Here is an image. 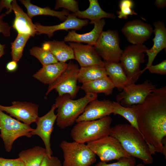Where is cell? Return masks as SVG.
I'll list each match as a JSON object with an SVG mask.
<instances>
[{
	"label": "cell",
	"mask_w": 166,
	"mask_h": 166,
	"mask_svg": "<svg viewBox=\"0 0 166 166\" xmlns=\"http://www.w3.org/2000/svg\"><path fill=\"white\" fill-rule=\"evenodd\" d=\"M63 8L66 10L75 13L79 10L78 3L74 0H57L55 6V9H57Z\"/></svg>",
	"instance_id": "d6a6232c"
},
{
	"label": "cell",
	"mask_w": 166,
	"mask_h": 166,
	"mask_svg": "<svg viewBox=\"0 0 166 166\" xmlns=\"http://www.w3.org/2000/svg\"><path fill=\"white\" fill-rule=\"evenodd\" d=\"M155 86L148 80L140 84H131L117 96L116 101L125 107L140 104L156 88Z\"/></svg>",
	"instance_id": "8fae6325"
},
{
	"label": "cell",
	"mask_w": 166,
	"mask_h": 166,
	"mask_svg": "<svg viewBox=\"0 0 166 166\" xmlns=\"http://www.w3.org/2000/svg\"><path fill=\"white\" fill-rule=\"evenodd\" d=\"M30 37L29 35L18 34L14 41L11 44L12 60L17 62L21 59L24 47Z\"/></svg>",
	"instance_id": "f546056e"
},
{
	"label": "cell",
	"mask_w": 166,
	"mask_h": 166,
	"mask_svg": "<svg viewBox=\"0 0 166 166\" xmlns=\"http://www.w3.org/2000/svg\"><path fill=\"white\" fill-rule=\"evenodd\" d=\"M6 13H2L0 15V34L2 33L6 37L10 36V26L7 23L3 21V18L5 16ZM5 46L0 43V58L5 53L4 49Z\"/></svg>",
	"instance_id": "e575fe53"
},
{
	"label": "cell",
	"mask_w": 166,
	"mask_h": 166,
	"mask_svg": "<svg viewBox=\"0 0 166 166\" xmlns=\"http://www.w3.org/2000/svg\"><path fill=\"white\" fill-rule=\"evenodd\" d=\"M16 166H25L23 162L21 160Z\"/></svg>",
	"instance_id": "b9f144b4"
},
{
	"label": "cell",
	"mask_w": 166,
	"mask_h": 166,
	"mask_svg": "<svg viewBox=\"0 0 166 166\" xmlns=\"http://www.w3.org/2000/svg\"><path fill=\"white\" fill-rule=\"evenodd\" d=\"M17 62L12 60L8 62L6 66V70L8 72H13L16 70L18 68Z\"/></svg>",
	"instance_id": "ab89813d"
},
{
	"label": "cell",
	"mask_w": 166,
	"mask_h": 166,
	"mask_svg": "<svg viewBox=\"0 0 166 166\" xmlns=\"http://www.w3.org/2000/svg\"><path fill=\"white\" fill-rule=\"evenodd\" d=\"M20 1L27 9V14L31 18L37 15H49L56 17L64 21L69 14V12L66 10L57 11L51 10L49 7L42 8L35 5L31 3L29 0H21Z\"/></svg>",
	"instance_id": "484cf974"
},
{
	"label": "cell",
	"mask_w": 166,
	"mask_h": 166,
	"mask_svg": "<svg viewBox=\"0 0 166 166\" xmlns=\"http://www.w3.org/2000/svg\"><path fill=\"white\" fill-rule=\"evenodd\" d=\"M136 164L135 158L130 156L122 158L117 162L111 164L101 161L97 163L95 166H135Z\"/></svg>",
	"instance_id": "836d02e7"
},
{
	"label": "cell",
	"mask_w": 166,
	"mask_h": 166,
	"mask_svg": "<svg viewBox=\"0 0 166 166\" xmlns=\"http://www.w3.org/2000/svg\"><path fill=\"white\" fill-rule=\"evenodd\" d=\"M139 130L152 155L166 157V86L154 88L144 102L135 105Z\"/></svg>",
	"instance_id": "6da1fadb"
},
{
	"label": "cell",
	"mask_w": 166,
	"mask_h": 166,
	"mask_svg": "<svg viewBox=\"0 0 166 166\" xmlns=\"http://www.w3.org/2000/svg\"><path fill=\"white\" fill-rule=\"evenodd\" d=\"M11 10H13L15 18L13 27L19 34L34 37L36 33L35 24L31 18L25 13L16 0H12Z\"/></svg>",
	"instance_id": "d6986e66"
},
{
	"label": "cell",
	"mask_w": 166,
	"mask_h": 166,
	"mask_svg": "<svg viewBox=\"0 0 166 166\" xmlns=\"http://www.w3.org/2000/svg\"><path fill=\"white\" fill-rule=\"evenodd\" d=\"M79 69L77 64L70 61L66 68L58 78L49 85L46 95L54 90L59 96L68 94L72 99H74L80 88L77 84Z\"/></svg>",
	"instance_id": "ba28073f"
},
{
	"label": "cell",
	"mask_w": 166,
	"mask_h": 166,
	"mask_svg": "<svg viewBox=\"0 0 166 166\" xmlns=\"http://www.w3.org/2000/svg\"><path fill=\"white\" fill-rule=\"evenodd\" d=\"M134 6V2L132 0H121L119 4L120 10L117 12L118 18L126 19L129 15H138L137 13L132 9Z\"/></svg>",
	"instance_id": "1f68e13d"
},
{
	"label": "cell",
	"mask_w": 166,
	"mask_h": 166,
	"mask_svg": "<svg viewBox=\"0 0 166 166\" xmlns=\"http://www.w3.org/2000/svg\"><path fill=\"white\" fill-rule=\"evenodd\" d=\"M94 47L104 62H120L123 50L120 47L119 35L117 30L103 31Z\"/></svg>",
	"instance_id": "9c48e42d"
},
{
	"label": "cell",
	"mask_w": 166,
	"mask_h": 166,
	"mask_svg": "<svg viewBox=\"0 0 166 166\" xmlns=\"http://www.w3.org/2000/svg\"><path fill=\"white\" fill-rule=\"evenodd\" d=\"M109 135L117 139L131 156L139 158L146 164L153 163L152 155L144 138L130 124H120L111 127Z\"/></svg>",
	"instance_id": "7a4b0ae2"
},
{
	"label": "cell",
	"mask_w": 166,
	"mask_h": 166,
	"mask_svg": "<svg viewBox=\"0 0 166 166\" xmlns=\"http://www.w3.org/2000/svg\"><path fill=\"white\" fill-rule=\"evenodd\" d=\"M30 54L37 58L43 65L57 63L58 61L49 51L42 47L35 46L30 49Z\"/></svg>",
	"instance_id": "4dcf8cb0"
},
{
	"label": "cell",
	"mask_w": 166,
	"mask_h": 166,
	"mask_svg": "<svg viewBox=\"0 0 166 166\" xmlns=\"http://www.w3.org/2000/svg\"><path fill=\"white\" fill-rule=\"evenodd\" d=\"M97 94L87 93L79 99L73 100L68 94L58 96L55 100L57 106V125L64 129L73 125L83 113L87 105L97 99Z\"/></svg>",
	"instance_id": "3957f363"
},
{
	"label": "cell",
	"mask_w": 166,
	"mask_h": 166,
	"mask_svg": "<svg viewBox=\"0 0 166 166\" xmlns=\"http://www.w3.org/2000/svg\"><path fill=\"white\" fill-rule=\"evenodd\" d=\"M60 146L63 154V166H90L96 161V154L84 143L63 140Z\"/></svg>",
	"instance_id": "5b68a950"
},
{
	"label": "cell",
	"mask_w": 166,
	"mask_h": 166,
	"mask_svg": "<svg viewBox=\"0 0 166 166\" xmlns=\"http://www.w3.org/2000/svg\"><path fill=\"white\" fill-rule=\"evenodd\" d=\"M46 154L45 148L36 146L22 151L18 156L25 166H40Z\"/></svg>",
	"instance_id": "4316f807"
},
{
	"label": "cell",
	"mask_w": 166,
	"mask_h": 166,
	"mask_svg": "<svg viewBox=\"0 0 166 166\" xmlns=\"http://www.w3.org/2000/svg\"><path fill=\"white\" fill-rule=\"evenodd\" d=\"M21 160L19 157L15 159L0 157V166H16Z\"/></svg>",
	"instance_id": "74e56055"
},
{
	"label": "cell",
	"mask_w": 166,
	"mask_h": 166,
	"mask_svg": "<svg viewBox=\"0 0 166 166\" xmlns=\"http://www.w3.org/2000/svg\"><path fill=\"white\" fill-rule=\"evenodd\" d=\"M94 25L93 29L89 32L83 34H79L75 30L68 32L64 38V41L68 42L84 43L94 46L96 44L101 34L103 31L105 24L104 19L92 22Z\"/></svg>",
	"instance_id": "ffe728a7"
},
{
	"label": "cell",
	"mask_w": 166,
	"mask_h": 166,
	"mask_svg": "<svg viewBox=\"0 0 166 166\" xmlns=\"http://www.w3.org/2000/svg\"><path fill=\"white\" fill-rule=\"evenodd\" d=\"M42 47L50 52L58 62L65 63L69 60L75 59L73 49L64 41H45L43 43Z\"/></svg>",
	"instance_id": "603a6c76"
},
{
	"label": "cell",
	"mask_w": 166,
	"mask_h": 166,
	"mask_svg": "<svg viewBox=\"0 0 166 166\" xmlns=\"http://www.w3.org/2000/svg\"><path fill=\"white\" fill-rule=\"evenodd\" d=\"M56 108L57 106L54 103L46 114L42 117H39L35 122L37 128L33 129L31 132L32 136L37 135L42 139L45 144L46 155L49 156L53 154L50 140L57 117V115L54 113Z\"/></svg>",
	"instance_id": "4fadbf2b"
},
{
	"label": "cell",
	"mask_w": 166,
	"mask_h": 166,
	"mask_svg": "<svg viewBox=\"0 0 166 166\" xmlns=\"http://www.w3.org/2000/svg\"><path fill=\"white\" fill-rule=\"evenodd\" d=\"M113 113V101L108 100H99L97 99L87 105L75 122L97 120L109 116Z\"/></svg>",
	"instance_id": "2e32d148"
},
{
	"label": "cell",
	"mask_w": 166,
	"mask_h": 166,
	"mask_svg": "<svg viewBox=\"0 0 166 166\" xmlns=\"http://www.w3.org/2000/svg\"><path fill=\"white\" fill-rule=\"evenodd\" d=\"M12 0H2L0 2V12L3 7H6L8 10L6 14H8L11 11Z\"/></svg>",
	"instance_id": "f35d334b"
},
{
	"label": "cell",
	"mask_w": 166,
	"mask_h": 166,
	"mask_svg": "<svg viewBox=\"0 0 166 166\" xmlns=\"http://www.w3.org/2000/svg\"><path fill=\"white\" fill-rule=\"evenodd\" d=\"M135 166H144V165L142 163L136 165Z\"/></svg>",
	"instance_id": "7bdbcfd3"
},
{
	"label": "cell",
	"mask_w": 166,
	"mask_h": 166,
	"mask_svg": "<svg viewBox=\"0 0 166 166\" xmlns=\"http://www.w3.org/2000/svg\"><path fill=\"white\" fill-rule=\"evenodd\" d=\"M73 49L75 59L81 67L93 65L104 66L105 63L96 51L94 46L79 43L68 42Z\"/></svg>",
	"instance_id": "9a60e30c"
},
{
	"label": "cell",
	"mask_w": 166,
	"mask_h": 166,
	"mask_svg": "<svg viewBox=\"0 0 166 166\" xmlns=\"http://www.w3.org/2000/svg\"><path fill=\"white\" fill-rule=\"evenodd\" d=\"M152 26L135 19L127 22L121 31L128 42L132 45H142L150 38L153 33Z\"/></svg>",
	"instance_id": "7c38bea8"
},
{
	"label": "cell",
	"mask_w": 166,
	"mask_h": 166,
	"mask_svg": "<svg viewBox=\"0 0 166 166\" xmlns=\"http://www.w3.org/2000/svg\"><path fill=\"white\" fill-rule=\"evenodd\" d=\"M149 71L152 73L162 75L166 74V60H164L156 65H151L148 69Z\"/></svg>",
	"instance_id": "d590c367"
},
{
	"label": "cell",
	"mask_w": 166,
	"mask_h": 166,
	"mask_svg": "<svg viewBox=\"0 0 166 166\" xmlns=\"http://www.w3.org/2000/svg\"><path fill=\"white\" fill-rule=\"evenodd\" d=\"M68 64L58 62L43 65L33 75V77L40 82L49 85L53 83L66 68Z\"/></svg>",
	"instance_id": "44dd1931"
},
{
	"label": "cell",
	"mask_w": 166,
	"mask_h": 166,
	"mask_svg": "<svg viewBox=\"0 0 166 166\" xmlns=\"http://www.w3.org/2000/svg\"><path fill=\"white\" fill-rule=\"evenodd\" d=\"M153 25L154 27L153 33L155 35L152 39L153 45L151 48L148 49L145 52L148 56V61L146 66L141 70L142 74L152 65L157 54L166 48V28L164 23L157 21L153 23Z\"/></svg>",
	"instance_id": "ac0fdd59"
},
{
	"label": "cell",
	"mask_w": 166,
	"mask_h": 166,
	"mask_svg": "<svg viewBox=\"0 0 166 166\" xmlns=\"http://www.w3.org/2000/svg\"><path fill=\"white\" fill-rule=\"evenodd\" d=\"M104 63L108 76L118 91H121L131 84L120 62Z\"/></svg>",
	"instance_id": "7402d4cb"
},
{
	"label": "cell",
	"mask_w": 166,
	"mask_h": 166,
	"mask_svg": "<svg viewBox=\"0 0 166 166\" xmlns=\"http://www.w3.org/2000/svg\"><path fill=\"white\" fill-rule=\"evenodd\" d=\"M87 145L102 161L118 160L131 156L124 150L119 141L110 135L87 143Z\"/></svg>",
	"instance_id": "30bf717a"
},
{
	"label": "cell",
	"mask_w": 166,
	"mask_h": 166,
	"mask_svg": "<svg viewBox=\"0 0 166 166\" xmlns=\"http://www.w3.org/2000/svg\"><path fill=\"white\" fill-rule=\"evenodd\" d=\"M0 136L6 150L10 152L15 140L22 136L31 137V132L33 129L30 125L12 118L0 110Z\"/></svg>",
	"instance_id": "52a82bcc"
},
{
	"label": "cell",
	"mask_w": 166,
	"mask_h": 166,
	"mask_svg": "<svg viewBox=\"0 0 166 166\" xmlns=\"http://www.w3.org/2000/svg\"><path fill=\"white\" fill-rule=\"evenodd\" d=\"M40 166H62V165L58 157L48 156L46 154Z\"/></svg>",
	"instance_id": "8d00e7d4"
},
{
	"label": "cell",
	"mask_w": 166,
	"mask_h": 166,
	"mask_svg": "<svg viewBox=\"0 0 166 166\" xmlns=\"http://www.w3.org/2000/svg\"><path fill=\"white\" fill-rule=\"evenodd\" d=\"M112 119L107 116L97 120L77 122L70 132L74 141L85 143L110 135Z\"/></svg>",
	"instance_id": "277c9868"
},
{
	"label": "cell",
	"mask_w": 166,
	"mask_h": 166,
	"mask_svg": "<svg viewBox=\"0 0 166 166\" xmlns=\"http://www.w3.org/2000/svg\"><path fill=\"white\" fill-rule=\"evenodd\" d=\"M0 110L28 125L35 122L39 117L38 105L31 102L14 101L10 106L0 105Z\"/></svg>",
	"instance_id": "5bb4252c"
},
{
	"label": "cell",
	"mask_w": 166,
	"mask_h": 166,
	"mask_svg": "<svg viewBox=\"0 0 166 166\" xmlns=\"http://www.w3.org/2000/svg\"><path fill=\"white\" fill-rule=\"evenodd\" d=\"M155 5L158 8H163L166 6V0H156L155 2Z\"/></svg>",
	"instance_id": "60d3db41"
},
{
	"label": "cell",
	"mask_w": 166,
	"mask_h": 166,
	"mask_svg": "<svg viewBox=\"0 0 166 166\" xmlns=\"http://www.w3.org/2000/svg\"><path fill=\"white\" fill-rule=\"evenodd\" d=\"M148 48L144 45H132L123 50L120 62L131 84L135 83L142 74L140 66L145 61L144 53Z\"/></svg>",
	"instance_id": "8992f818"
},
{
	"label": "cell",
	"mask_w": 166,
	"mask_h": 166,
	"mask_svg": "<svg viewBox=\"0 0 166 166\" xmlns=\"http://www.w3.org/2000/svg\"><path fill=\"white\" fill-rule=\"evenodd\" d=\"M115 88L108 76L82 84L80 87L86 94L102 93L106 95L111 94Z\"/></svg>",
	"instance_id": "d4e9b609"
},
{
	"label": "cell",
	"mask_w": 166,
	"mask_h": 166,
	"mask_svg": "<svg viewBox=\"0 0 166 166\" xmlns=\"http://www.w3.org/2000/svg\"><path fill=\"white\" fill-rule=\"evenodd\" d=\"M113 113L120 115L125 118L131 125L140 132L138 126L135 105L130 107H125L119 102L113 101Z\"/></svg>",
	"instance_id": "f1b7e54d"
},
{
	"label": "cell",
	"mask_w": 166,
	"mask_h": 166,
	"mask_svg": "<svg viewBox=\"0 0 166 166\" xmlns=\"http://www.w3.org/2000/svg\"><path fill=\"white\" fill-rule=\"evenodd\" d=\"M88 23L87 19H81L76 16L74 13L69 14L65 20L57 25L52 26H42L39 24H35L36 34H47L49 38L53 36L54 32L59 30H78L86 26Z\"/></svg>",
	"instance_id": "e0dca14e"
},
{
	"label": "cell",
	"mask_w": 166,
	"mask_h": 166,
	"mask_svg": "<svg viewBox=\"0 0 166 166\" xmlns=\"http://www.w3.org/2000/svg\"><path fill=\"white\" fill-rule=\"evenodd\" d=\"M108 76L104 66L93 65L81 67L78 76V81L82 84Z\"/></svg>",
	"instance_id": "83f0119b"
},
{
	"label": "cell",
	"mask_w": 166,
	"mask_h": 166,
	"mask_svg": "<svg viewBox=\"0 0 166 166\" xmlns=\"http://www.w3.org/2000/svg\"><path fill=\"white\" fill-rule=\"evenodd\" d=\"M89 6L84 10H79L74 13L80 18L88 19L90 20V23L98 21L105 18L114 19L115 15L103 10L101 8L97 0H89Z\"/></svg>",
	"instance_id": "cb8c5ba5"
}]
</instances>
